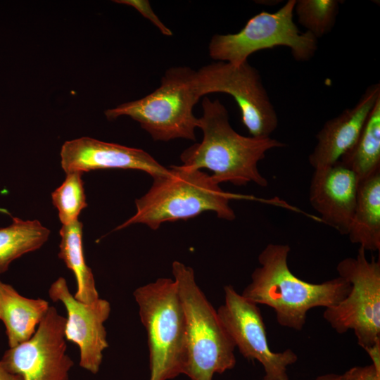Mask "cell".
<instances>
[{"instance_id": "obj_1", "label": "cell", "mask_w": 380, "mask_h": 380, "mask_svg": "<svg viewBox=\"0 0 380 380\" xmlns=\"http://www.w3.org/2000/svg\"><path fill=\"white\" fill-rule=\"evenodd\" d=\"M290 251L287 244H267L258 255L260 267L251 274V281L241 295L256 305L272 308L281 327L301 331L310 310L336 305L351 286L339 276L320 284L299 279L289 267Z\"/></svg>"}, {"instance_id": "obj_2", "label": "cell", "mask_w": 380, "mask_h": 380, "mask_svg": "<svg viewBox=\"0 0 380 380\" xmlns=\"http://www.w3.org/2000/svg\"><path fill=\"white\" fill-rule=\"evenodd\" d=\"M202 107L203 113L197 120V127L203 133V139L181 153L182 165L194 170H209L218 184L230 182L243 186L254 182L260 186H267L258 163L268 151L286 144L271 137L239 134L231 126L228 112L217 99L212 101L205 97Z\"/></svg>"}, {"instance_id": "obj_3", "label": "cell", "mask_w": 380, "mask_h": 380, "mask_svg": "<svg viewBox=\"0 0 380 380\" xmlns=\"http://www.w3.org/2000/svg\"><path fill=\"white\" fill-rule=\"evenodd\" d=\"M153 179L149 190L136 199L135 214L115 230L134 224L156 230L164 222L193 218L208 211L226 220L236 217L229 205L236 196L224 191L208 173L172 165L167 174Z\"/></svg>"}, {"instance_id": "obj_4", "label": "cell", "mask_w": 380, "mask_h": 380, "mask_svg": "<svg viewBox=\"0 0 380 380\" xmlns=\"http://www.w3.org/2000/svg\"><path fill=\"white\" fill-rule=\"evenodd\" d=\"M172 272L186 322L187 362L184 374L191 380H213L215 374L235 367L236 347L217 310L198 286L194 270L174 261Z\"/></svg>"}, {"instance_id": "obj_5", "label": "cell", "mask_w": 380, "mask_h": 380, "mask_svg": "<svg viewBox=\"0 0 380 380\" xmlns=\"http://www.w3.org/2000/svg\"><path fill=\"white\" fill-rule=\"evenodd\" d=\"M133 296L148 337L149 380H170L184 374L187 336L175 280L158 278L136 289Z\"/></svg>"}, {"instance_id": "obj_6", "label": "cell", "mask_w": 380, "mask_h": 380, "mask_svg": "<svg viewBox=\"0 0 380 380\" xmlns=\"http://www.w3.org/2000/svg\"><path fill=\"white\" fill-rule=\"evenodd\" d=\"M200 98L196 70L189 67H172L166 70L154 91L108 109L105 115L110 120L124 115L130 117L155 141H195L198 118L193 108Z\"/></svg>"}, {"instance_id": "obj_7", "label": "cell", "mask_w": 380, "mask_h": 380, "mask_svg": "<svg viewBox=\"0 0 380 380\" xmlns=\"http://www.w3.org/2000/svg\"><path fill=\"white\" fill-rule=\"evenodd\" d=\"M296 1L289 0L274 13L255 15L236 33L214 35L208 46L210 56L238 66L258 51L283 46L290 49L295 60H310L317 50L318 40L308 31L300 32L294 23Z\"/></svg>"}, {"instance_id": "obj_8", "label": "cell", "mask_w": 380, "mask_h": 380, "mask_svg": "<svg viewBox=\"0 0 380 380\" xmlns=\"http://www.w3.org/2000/svg\"><path fill=\"white\" fill-rule=\"evenodd\" d=\"M339 277L350 284L348 295L325 308L324 319L338 334L353 330L364 350L380 341V262L369 260L360 247L356 257H348L336 266Z\"/></svg>"}, {"instance_id": "obj_9", "label": "cell", "mask_w": 380, "mask_h": 380, "mask_svg": "<svg viewBox=\"0 0 380 380\" xmlns=\"http://www.w3.org/2000/svg\"><path fill=\"white\" fill-rule=\"evenodd\" d=\"M196 84L201 97L215 92L232 96L251 137H270L277 129V112L258 70L248 61L238 66L224 61L204 65L196 71Z\"/></svg>"}, {"instance_id": "obj_10", "label": "cell", "mask_w": 380, "mask_h": 380, "mask_svg": "<svg viewBox=\"0 0 380 380\" xmlns=\"http://www.w3.org/2000/svg\"><path fill=\"white\" fill-rule=\"evenodd\" d=\"M224 303L217 310L219 319L239 353L263 367L262 380H289V366L298 361L291 348L272 351L265 324L258 305L239 294L232 285L224 286Z\"/></svg>"}, {"instance_id": "obj_11", "label": "cell", "mask_w": 380, "mask_h": 380, "mask_svg": "<svg viewBox=\"0 0 380 380\" xmlns=\"http://www.w3.org/2000/svg\"><path fill=\"white\" fill-rule=\"evenodd\" d=\"M65 319L50 306L32 338L4 352V367L23 380H69L74 362L66 353Z\"/></svg>"}, {"instance_id": "obj_12", "label": "cell", "mask_w": 380, "mask_h": 380, "mask_svg": "<svg viewBox=\"0 0 380 380\" xmlns=\"http://www.w3.org/2000/svg\"><path fill=\"white\" fill-rule=\"evenodd\" d=\"M48 293L53 301H60L65 308L68 316L64 336L67 341L78 346L80 366L96 374L102 362L103 352L108 347L104 323L110 314V303L100 297L89 303L78 300L70 292L63 277L52 283Z\"/></svg>"}, {"instance_id": "obj_13", "label": "cell", "mask_w": 380, "mask_h": 380, "mask_svg": "<svg viewBox=\"0 0 380 380\" xmlns=\"http://www.w3.org/2000/svg\"><path fill=\"white\" fill-rule=\"evenodd\" d=\"M61 165L67 174L101 169H130L146 172L153 178L169 171L140 148L81 137L65 141L61 149Z\"/></svg>"}, {"instance_id": "obj_14", "label": "cell", "mask_w": 380, "mask_h": 380, "mask_svg": "<svg viewBox=\"0 0 380 380\" xmlns=\"http://www.w3.org/2000/svg\"><path fill=\"white\" fill-rule=\"evenodd\" d=\"M358 179L353 172L336 163L315 169L310 189L309 201L322 221L347 235L355 208Z\"/></svg>"}, {"instance_id": "obj_15", "label": "cell", "mask_w": 380, "mask_h": 380, "mask_svg": "<svg viewBox=\"0 0 380 380\" xmlns=\"http://www.w3.org/2000/svg\"><path fill=\"white\" fill-rule=\"evenodd\" d=\"M379 97V83L372 84L355 106L324 123L316 135L317 144L308 156L314 170L336 163L353 146Z\"/></svg>"}, {"instance_id": "obj_16", "label": "cell", "mask_w": 380, "mask_h": 380, "mask_svg": "<svg viewBox=\"0 0 380 380\" xmlns=\"http://www.w3.org/2000/svg\"><path fill=\"white\" fill-rule=\"evenodd\" d=\"M49 307L46 300L25 297L0 281V320L6 328L8 348L31 338Z\"/></svg>"}, {"instance_id": "obj_17", "label": "cell", "mask_w": 380, "mask_h": 380, "mask_svg": "<svg viewBox=\"0 0 380 380\" xmlns=\"http://www.w3.org/2000/svg\"><path fill=\"white\" fill-rule=\"evenodd\" d=\"M366 251L380 250V170L358 183L355 208L347 234Z\"/></svg>"}, {"instance_id": "obj_18", "label": "cell", "mask_w": 380, "mask_h": 380, "mask_svg": "<svg viewBox=\"0 0 380 380\" xmlns=\"http://www.w3.org/2000/svg\"><path fill=\"white\" fill-rule=\"evenodd\" d=\"M58 257L71 270L76 279L74 297L89 303L99 298L91 269L87 265L82 243V223L79 220L62 225Z\"/></svg>"}, {"instance_id": "obj_19", "label": "cell", "mask_w": 380, "mask_h": 380, "mask_svg": "<svg viewBox=\"0 0 380 380\" xmlns=\"http://www.w3.org/2000/svg\"><path fill=\"white\" fill-rule=\"evenodd\" d=\"M339 162L355 173L359 182L380 170V97L356 141Z\"/></svg>"}, {"instance_id": "obj_20", "label": "cell", "mask_w": 380, "mask_h": 380, "mask_svg": "<svg viewBox=\"0 0 380 380\" xmlns=\"http://www.w3.org/2000/svg\"><path fill=\"white\" fill-rule=\"evenodd\" d=\"M49 235V229L38 220L13 217L10 225L0 228V274L15 260L41 248Z\"/></svg>"}, {"instance_id": "obj_21", "label": "cell", "mask_w": 380, "mask_h": 380, "mask_svg": "<svg viewBox=\"0 0 380 380\" xmlns=\"http://www.w3.org/2000/svg\"><path fill=\"white\" fill-rule=\"evenodd\" d=\"M340 4L337 0H296L294 11L298 23L318 39L333 29Z\"/></svg>"}, {"instance_id": "obj_22", "label": "cell", "mask_w": 380, "mask_h": 380, "mask_svg": "<svg viewBox=\"0 0 380 380\" xmlns=\"http://www.w3.org/2000/svg\"><path fill=\"white\" fill-rule=\"evenodd\" d=\"M82 176L80 172L67 173L62 184L51 194L53 204L63 225L78 220L81 211L87 207Z\"/></svg>"}, {"instance_id": "obj_23", "label": "cell", "mask_w": 380, "mask_h": 380, "mask_svg": "<svg viewBox=\"0 0 380 380\" xmlns=\"http://www.w3.org/2000/svg\"><path fill=\"white\" fill-rule=\"evenodd\" d=\"M115 3L130 6L137 10L144 17L150 20L160 32L167 37L172 35L170 29L166 27L153 11L148 0H116Z\"/></svg>"}, {"instance_id": "obj_24", "label": "cell", "mask_w": 380, "mask_h": 380, "mask_svg": "<svg viewBox=\"0 0 380 380\" xmlns=\"http://www.w3.org/2000/svg\"><path fill=\"white\" fill-rule=\"evenodd\" d=\"M341 380H380V372L371 364L355 366L341 375Z\"/></svg>"}, {"instance_id": "obj_25", "label": "cell", "mask_w": 380, "mask_h": 380, "mask_svg": "<svg viewBox=\"0 0 380 380\" xmlns=\"http://www.w3.org/2000/svg\"><path fill=\"white\" fill-rule=\"evenodd\" d=\"M372 360V364L380 372V341L373 346L365 350Z\"/></svg>"}, {"instance_id": "obj_26", "label": "cell", "mask_w": 380, "mask_h": 380, "mask_svg": "<svg viewBox=\"0 0 380 380\" xmlns=\"http://www.w3.org/2000/svg\"><path fill=\"white\" fill-rule=\"evenodd\" d=\"M0 380H23L18 374L8 372L2 365L0 360Z\"/></svg>"}, {"instance_id": "obj_27", "label": "cell", "mask_w": 380, "mask_h": 380, "mask_svg": "<svg viewBox=\"0 0 380 380\" xmlns=\"http://www.w3.org/2000/svg\"><path fill=\"white\" fill-rule=\"evenodd\" d=\"M315 380H341V379L339 374H326L317 376Z\"/></svg>"}, {"instance_id": "obj_28", "label": "cell", "mask_w": 380, "mask_h": 380, "mask_svg": "<svg viewBox=\"0 0 380 380\" xmlns=\"http://www.w3.org/2000/svg\"><path fill=\"white\" fill-rule=\"evenodd\" d=\"M0 213L10 215V213L8 210L1 207H0Z\"/></svg>"}]
</instances>
